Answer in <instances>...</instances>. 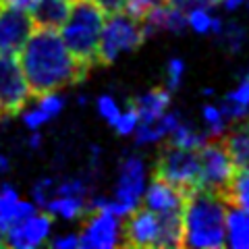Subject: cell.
Segmentation results:
<instances>
[{
  "mask_svg": "<svg viewBox=\"0 0 249 249\" xmlns=\"http://www.w3.org/2000/svg\"><path fill=\"white\" fill-rule=\"evenodd\" d=\"M17 58L34 93L71 85L79 81L88 69L67 48L58 29L40 25H36V29L31 31Z\"/></svg>",
  "mask_w": 249,
  "mask_h": 249,
  "instance_id": "obj_1",
  "label": "cell"
},
{
  "mask_svg": "<svg viewBox=\"0 0 249 249\" xmlns=\"http://www.w3.org/2000/svg\"><path fill=\"white\" fill-rule=\"evenodd\" d=\"M227 210V201L218 191L197 187V189L187 193L181 212L183 245L193 249L224 247Z\"/></svg>",
  "mask_w": 249,
  "mask_h": 249,
  "instance_id": "obj_2",
  "label": "cell"
},
{
  "mask_svg": "<svg viewBox=\"0 0 249 249\" xmlns=\"http://www.w3.org/2000/svg\"><path fill=\"white\" fill-rule=\"evenodd\" d=\"M104 19L106 13L93 0H77L71 2L69 15L58 27L67 48L83 67H91L93 62H98V44Z\"/></svg>",
  "mask_w": 249,
  "mask_h": 249,
  "instance_id": "obj_3",
  "label": "cell"
},
{
  "mask_svg": "<svg viewBox=\"0 0 249 249\" xmlns=\"http://www.w3.org/2000/svg\"><path fill=\"white\" fill-rule=\"evenodd\" d=\"M145 185H147L145 160L137 154H127L119 164L112 193L110 196H89L88 212H91V210H106V212H112L124 220L142 204Z\"/></svg>",
  "mask_w": 249,
  "mask_h": 249,
  "instance_id": "obj_4",
  "label": "cell"
},
{
  "mask_svg": "<svg viewBox=\"0 0 249 249\" xmlns=\"http://www.w3.org/2000/svg\"><path fill=\"white\" fill-rule=\"evenodd\" d=\"M123 243L129 247H178L183 245L181 214L160 216L137 208L123 222Z\"/></svg>",
  "mask_w": 249,
  "mask_h": 249,
  "instance_id": "obj_5",
  "label": "cell"
},
{
  "mask_svg": "<svg viewBox=\"0 0 249 249\" xmlns=\"http://www.w3.org/2000/svg\"><path fill=\"white\" fill-rule=\"evenodd\" d=\"M145 40V34L142 29L139 19L131 17L127 13H112L106 15L104 27L100 34L98 44V60L100 62H114L123 54L133 52L139 48V44Z\"/></svg>",
  "mask_w": 249,
  "mask_h": 249,
  "instance_id": "obj_6",
  "label": "cell"
},
{
  "mask_svg": "<svg viewBox=\"0 0 249 249\" xmlns=\"http://www.w3.org/2000/svg\"><path fill=\"white\" fill-rule=\"evenodd\" d=\"M197 156H199V187L224 193L231 178L237 173V166L224 143L206 142L197 150Z\"/></svg>",
  "mask_w": 249,
  "mask_h": 249,
  "instance_id": "obj_7",
  "label": "cell"
},
{
  "mask_svg": "<svg viewBox=\"0 0 249 249\" xmlns=\"http://www.w3.org/2000/svg\"><path fill=\"white\" fill-rule=\"evenodd\" d=\"M156 177L173 183L183 191H193L199 187V156L193 150L173 147L160 156L156 164Z\"/></svg>",
  "mask_w": 249,
  "mask_h": 249,
  "instance_id": "obj_8",
  "label": "cell"
},
{
  "mask_svg": "<svg viewBox=\"0 0 249 249\" xmlns=\"http://www.w3.org/2000/svg\"><path fill=\"white\" fill-rule=\"evenodd\" d=\"M31 88L15 54L0 52V112L15 114L31 100Z\"/></svg>",
  "mask_w": 249,
  "mask_h": 249,
  "instance_id": "obj_9",
  "label": "cell"
},
{
  "mask_svg": "<svg viewBox=\"0 0 249 249\" xmlns=\"http://www.w3.org/2000/svg\"><path fill=\"white\" fill-rule=\"evenodd\" d=\"M77 235L83 249H114L123 245V218L106 210H91Z\"/></svg>",
  "mask_w": 249,
  "mask_h": 249,
  "instance_id": "obj_10",
  "label": "cell"
},
{
  "mask_svg": "<svg viewBox=\"0 0 249 249\" xmlns=\"http://www.w3.org/2000/svg\"><path fill=\"white\" fill-rule=\"evenodd\" d=\"M54 231V218L36 210L34 214L4 229V245L11 249H37L48 245Z\"/></svg>",
  "mask_w": 249,
  "mask_h": 249,
  "instance_id": "obj_11",
  "label": "cell"
},
{
  "mask_svg": "<svg viewBox=\"0 0 249 249\" xmlns=\"http://www.w3.org/2000/svg\"><path fill=\"white\" fill-rule=\"evenodd\" d=\"M34 29L36 23L31 15L2 6L0 9V52L17 56Z\"/></svg>",
  "mask_w": 249,
  "mask_h": 249,
  "instance_id": "obj_12",
  "label": "cell"
},
{
  "mask_svg": "<svg viewBox=\"0 0 249 249\" xmlns=\"http://www.w3.org/2000/svg\"><path fill=\"white\" fill-rule=\"evenodd\" d=\"M185 199H187V191L178 189V187H175L173 183H168L160 177H156L154 181L145 185L143 196H142L143 206L160 216L181 214Z\"/></svg>",
  "mask_w": 249,
  "mask_h": 249,
  "instance_id": "obj_13",
  "label": "cell"
},
{
  "mask_svg": "<svg viewBox=\"0 0 249 249\" xmlns=\"http://www.w3.org/2000/svg\"><path fill=\"white\" fill-rule=\"evenodd\" d=\"M65 110V98L58 89L40 91L36 93V104L21 108V123L27 131H40L44 124H48Z\"/></svg>",
  "mask_w": 249,
  "mask_h": 249,
  "instance_id": "obj_14",
  "label": "cell"
},
{
  "mask_svg": "<svg viewBox=\"0 0 249 249\" xmlns=\"http://www.w3.org/2000/svg\"><path fill=\"white\" fill-rule=\"evenodd\" d=\"M139 23H142L145 37L158 34H183L187 29L185 11L177 9V6L168 2H160L158 6H154L150 13H145L139 19Z\"/></svg>",
  "mask_w": 249,
  "mask_h": 249,
  "instance_id": "obj_15",
  "label": "cell"
},
{
  "mask_svg": "<svg viewBox=\"0 0 249 249\" xmlns=\"http://www.w3.org/2000/svg\"><path fill=\"white\" fill-rule=\"evenodd\" d=\"M40 210L31 199H23L21 193L13 185H0V224L6 229L11 224L23 220L25 216Z\"/></svg>",
  "mask_w": 249,
  "mask_h": 249,
  "instance_id": "obj_16",
  "label": "cell"
},
{
  "mask_svg": "<svg viewBox=\"0 0 249 249\" xmlns=\"http://www.w3.org/2000/svg\"><path fill=\"white\" fill-rule=\"evenodd\" d=\"M42 210L48 212L54 220L73 222V220H79L83 214H88V197L54 193V196L46 201V206Z\"/></svg>",
  "mask_w": 249,
  "mask_h": 249,
  "instance_id": "obj_17",
  "label": "cell"
},
{
  "mask_svg": "<svg viewBox=\"0 0 249 249\" xmlns=\"http://www.w3.org/2000/svg\"><path fill=\"white\" fill-rule=\"evenodd\" d=\"M181 121V116L173 110H166L160 119H156L152 123H139L133 139L137 145H154V143H160L168 137V133L175 129V124Z\"/></svg>",
  "mask_w": 249,
  "mask_h": 249,
  "instance_id": "obj_18",
  "label": "cell"
},
{
  "mask_svg": "<svg viewBox=\"0 0 249 249\" xmlns=\"http://www.w3.org/2000/svg\"><path fill=\"white\" fill-rule=\"evenodd\" d=\"M133 108L139 116V123H152L170 110V91L166 88L145 91L135 100Z\"/></svg>",
  "mask_w": 249,
  "mask_h": 249,
  "instance_id": "obj_19",
  "label": "cell"
},
{
  "mask_svg": "<svg viewBox=\"0 0 249 249\" xmlns=\"http://www.w3.org/2000/svg\"><path fill=\"white\" fill-rule=\"evenodd\" d=\"M224 245L232 249H249V212L232 206L227 210V231Z\"/></svg>",
  "mask_w": 249,
  "mask_h": 249,
  "instance_id": "obj_20",
  "label": "cell"
},
{
  "mask_svg": "<svg viewBox=\"0 0 249 249\" xmlns=\"http://www.w3.org/2000/svg\"><path fill=\"white\" fill-rule=\"evenodd\" d=\"M187 29L197 36H218L224 21L212 13V6H191L185 11Z\"/></svg>",
  "mask_w": 249,
  "mask_h": 249,
  "instance_id": "obj_21",
  "label": "cell"
},
{
  "mask_svg": "<svg viewBox=\"0 0 249 249\" xmlns=\"http://www.w3.org/2000/svg\"><path fill=\"white\" fill-rule=\"evenodd\" d=\"M224 147L229 150L232 162H235L237 170H247L249 168V116L229 133Z\"/></svg>",
  "mask_w": 249,
  "mask_h": 249,
  "instance_id": "obj_22",
  "label": "cell"
},
{
  "mask_svg": "<svg viewBox=\"0 0 249 249\" xmlns=\"http://www.w3.org/2000/svg\"><path fill=\"white\" fill-rule=\"evenodd\" d=\"M220 106L231 123H239L247 119L249 116V77L247 75L241 77L237 88H232L224 96V102Z\"/></svg>",
  "mask_w": 249,
  "mask_h": 249,
  "instance_id": "obj_23",
  "label": "cell"
},
{
  "mask_svg": "<svg viewBox=\"0 0 249 249\" xmlns=\"http://www.w3.org/2000/svg\"><path fill=\"white\" fill-rule=\"evenodd\" d=\"M69 9H71L69 0H42V2L37 4V9L34 11V15H31V19L40 27L58 29L60 23L65 21V17L69 15Z\"/></svg>",
  "mask_w": 249,
  "mask_h": 249,
  "instance_id": "obj_24",
  "label": "cell"
},
{
  "mask_svg": "<svg viewBox=\"0 0 249 249\" xmlns=\"http://www.w3.org/2000/svg\"><path fill=\"white\" fill-rule=\"evenodd\" d=\"M168 142L173 147L197 152L199 147L208 142V133H204V131H199L197 127H193V124L185 123V121H178L175 124V129L168 133Z\"/></svg>",
  "mask_w": 249,
  "mask_h": 249,
  "instance_id": "obj_25",
  "label": "cell"
},
{
  "mask_svg": "<svg viewBox=\"0 0 249 249\" xmlns=\"http://www.w3.org/2000/svg\"><path fill=\"white\" fill-rule=\"evenodd\" d=\"M224 196L232 206L249 212V168L235 173V177L231 178V183L224 189Z\"/></svg>",
  "mask_w": 249,
  "mask_h": 249,
  "instance_id": "obj_26",
  "label": "cell"
},
{
  "mask_svg": "<svg viewBox=\"0 0 249 249\" xmlns=\"http://www.w3.org/2000/svg\"><path fill=\"white\" fill-rule=\"evenodd\" d=\"M201 121H204L208 137H222L229 129V119L224 114L222 106L218 104H204L201 106Z\"/></svg>",
  "mask_w": 249,
  "mask_h": 249,
  "instance_id": "obj_27",
  "label": "cell"
},
{
  "mask_svg": "<svg viewBox=\"0 0 249 249\" xmlns=\"http://www.w3.org/2000/svg\"><path fill=\"white\" fill-rule=\"evenodd\" d=\"M216 37H220L222 46L227 48L229 52H241V48L245 46L247 42V34H245V27L241 25V23L237 21H231V23H224L220 34H218Z\"/></svg>",
  "mask_w": 249,
  "mask_h": 249,
  "instance_id": "obj_28",
  "label": "cell"
},
{
  "mask_svg": "<svg viewBox=\"0 0 249 249\" xmlns=\"http://www.w3.org/2000/svg\"><path fill=\"white\" fill-rule=\"evenodd\" d=\"M185 75H187V65H185V60L178 58V56L168 58V60H166V67H164V88H166L170 93L177 91V89L183 85Z\"/></svg>",
  "mask_w": 249,
  "mask_h": 249,
  "instance_id": "obj_29",
  "label": "cell"
},
{
  "mask_svg": "<svg viewBox=\"0 0 249 249\" xmlns=\"http://www.w3.org/2000/svg\"><path fill=\"white\" fill-rule=\"evenodd\" d=\"M137 124H139V116H137V112H135L133 104H131V106H127V108H123L110 127L116 131V135H121V137H133Z\"/></svg>",
  "mask_w": 249,
  "mask_h": 249,
  "instance_id": "obj_30",
  "label": "cell"
},
{
  "mask_svg": "<svg viewBox=\"0 0 249 249\" xmlns=\"http://www.w3.org/2000/svg\"><path fill=\"white\" fill-rule=\"evenodd\" d=\"M121 110H123V106L119 104V100L114 96H110V93H100L96 98V112L104 123L112 124Z\"/></svg>",
  "mask_w": 249,
  "mask_h": 249,
  "instance_id": "obj_31",
  "label": "cell"
},
{
  "mask_svg": "<svg viewBox=\"0 0 249 249\" xmlns=\"http://www.w3.org/2000/svg\"><path fill=\"white\" fill-rule=\"evenodd\" d=\"M54 183H56L54 177H44V178H40V181H36L34 187H31V201H34L40 210L46 206V201L52 197Z\"/></svg>",
  "mask_w": 249,
  "mask_h": 249,
  "instance_id": "obj_32",
  "label": "cell"
},
{
  "mask_svg": "<svg viewBox=\"0 0 249 249\" xmlns=\"http://www.w3.org/2000/svg\"><path fill=\"white\" fill-rule=\"evenodd\" d=\"M160 2H164V0H124V13L135 19H142L145 13H150Z\"/></svg>",
  "mask_w": 249,
  "mask_h": 249,
  "instance_id": "obj_33",
  "label": "cell"
},
{
  "mask_svg": "<svg viewBox=\"0 0 249 249\" xmlns=\"http://www.w3.org/2000/svg\"><path fill=\"white\" fill-rule=\"evenodd\" d=\"M48 245L52 249H79V235L77 232H58L52 235Z\"/></svg>",
  "mask_w": 249,
  "mask_h": 249,
  "instance_id": "obj_34",
  "label": "cell"
},
{
  "mask_svg": "<svg viewBox=\"0 0 249 249\" xmlns=\"http://www.w3.org/2000/svg\"><path fill=\"white\" fill-rule=\"evenodd\" d=\"M2 6L6 9H15V11H21V13H27V15H34V11L37 9V4L42 0H0Z\"/></svg>",
  "mask_w": 249,
  "mask_h": 249,
  "instance_id": "obj_35",
  "label": "cell"
},
{
  "mask_svg": "<svg viewBox=\"0 0 249 249\" xmlns=\"http://www.w3.org/2000/svg\"><path fill=\"white\" fill-rule=\"evenodd\" d=\"M164 2L173 4L181 11H187V9H191V6H214L216 0H164Z\"/></svg>",
  "mask_w": 249,
  "mask_h": 249,
  "instance_id": "obj_36",
  "label": "cell"
},
{
  "mask_svg": "<svg viewBox=\"0 0 249 249\" xmlns=\"http://www.w3.org/2000/svg\"><path fill=\"white\" fill-rule=\"evenodd\" d=\"M93 2H96L106 15H112V13H121V11H124V0H93Z\"/></svg>",
  "mask_w": 249,
  "mask_h": 249,
  "instance_id": "obj_37",
  "label": "cell"
},
{
  "mask_svg": "<svg viewBox=\"0 0 249 249\" xmlns=\"http://www.w3.org/2000/svg\"><path fill=\"white\" fill-rule=\"evenodd\" d=\"M216 4H220L227 13H237V11L243 9L245 0H216Z\"/></svg>",
  "mask_w": 249,
  "mask_h": 249,
  "instance_id": "obj_38",
  "label": "cell"
},
{
  "mask_svg": "<svg viewBox=\"0 0 249 249\" xmlns=\"http://www.w3.org/2000/svg\"><path fill=\"white\" fill-rule=\"evenodd\" d=\"M27 143H29L31 150H40V145H42V133L40 131H29Z\"/></svg>",
  "mask_w": 249,
  "mask_h": 249,
  "instance_id": "obj_39",
  "label": "cell"
},
{
  "mask_svg": "<svg viewBox=\"0 0 249 249\" xmlns=\"http://www.w3.org/2000/svg\"><path fill=\"white\" fill-rule=\"evenodd\" d=\"M11 170V158L6 154H0V175H6Z\"/></svg>",
  "mask_w": 249,
  "mask_h": 249,
  "instance_id": "obj_40",
  "label": "cell"
},
{
  "mask_svg": "<svg viewBox=\"0 0 249 249\" xmlns=\"http://www.w3.org/2000/svg\"><path fill=\"white\" fill-rule=\"evenodd\" d=\"M4 245V227L2 224H0V247Z\"/></svg>",
  "mask_w": 249,
  "mask_h": 249,
  "instance_id": "obj_41",
  "label": "cell"
},
{
  "mask_svg": "<svg viewBox=\"0 0 249 249\" xmlns=\"http://www.w3.org/2000/svg\"><path fill=\"white\" fill-rule=\"evenodd\" d=\"M243 9H247V13H249V0H245V4H243Z\"/></svg>",
  "mask_w": 249,
  "mask_h": 249,
  "instance_id": "obj_42",
  "label": "cell"
},
{
  "mask_svg": "<svg viewBox=\"0 0 249 249\" xmlns=\"http://www.w3.org/2000/svg\"><path fill=\"white\" fill-rule=\"evenodd\" d=\"M69 2H77V0H69Z\"/></svg>",
  "mask_w": 249,
  "mask_h": 249,
  "instance_id": "obj_43",
  "label": "cell"
},
{
  "mask_svg": "<svg viewBox=\"0 0 249 249\" xmlns=\"http://www.w3.org/2000/svg\"><path fill=\"white\" fill-rule=\"evenodd\" d=\"M0 9H2V2H0Z\"/></svg>",
  "mask_w": 249,
  "mask_h": 249,
  "instance_id": "obj_44",
  "label": "cell"
}]
</instances>
